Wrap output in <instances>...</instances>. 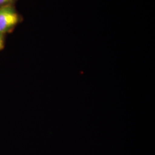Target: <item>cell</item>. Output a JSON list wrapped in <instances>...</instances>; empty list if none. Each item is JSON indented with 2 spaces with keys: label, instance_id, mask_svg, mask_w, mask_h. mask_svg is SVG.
<instances>
[{
  "label": "cell",
  "instance_id": "7a4b0ae2",
  "mask_svg": "<svg viewBox=\"0 0 155 155\" xmlns=\"http://www.w3.org/2000/svg\"><path fill=\"white\" fill-rule=\"evenodd\" d=\"M17 0H0V6L14 5Z\"/></svg>",
  "mask_w": 155,
  "mask_h": 155
},
{
  "label": "cell",
  "instance_id": "3957f363",
  "mask_svg": "<svg viewBox=\"0 0 155 155\" xmlns=\"http://www.w3.org/2000/svg\"><path fill=\"white\" fill-rule=\"evenodd\" d=\"M5 35L0 33V51L5 47Z\"/></svg>",
  "mask_w": 155,
  "mask_h": 155
},
{
  "label": "cell",
  "instance_id": "6da1fadb",
  "mask_svg": "<svg viewBox=\"0 0 155 155\" xmlns=\"http://www.w3.org/2000/svg\"><path fill=\"white\" fill-rule=\"evenodd\" d=\"M22 21V16L14 5L0 6V33L11 32Z\"/></svg>",
  "mask_w": 155,
  "mask_h": 155
}]
</instances>
